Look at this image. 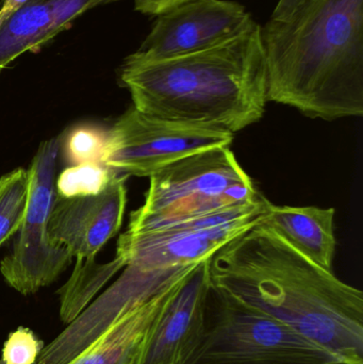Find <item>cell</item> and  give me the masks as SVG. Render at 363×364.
<instances>
[{
	"instance_id": "23",
	"label": "cell",
	"mask_w": 363,
	"mask_h": 364,
	"mask_svg": "<svg viewBox=\"0 0 363 364\" xmlns=\"http://www.w3.org/2000/svg\"><path fill=\"white\" fill-rule=\"evenodd\" d=\"M143 340H144V338L140 342H138L117 364H139L141 350H142Z\"/></svg>"
},
{
	"instance_id": "22",
	"label": "cell",
	"mask_w": 363,
	"mask_h": 364,
	"mask_svg": "<svg viewBox=\"0 0 363 364\" xmlns=\"http://www.w3.org/2000/svg\"><path fill=\"white\" fill-rule=\"evenodd\" d=\"M25 1L26 0H4V4L0 9V25L4 23L13 13L16 12Z\"/></svg>"
},
{
	"instance_id": "21",
	"label": "cell",
	"mask_w": 363,
	"mask_h": 364,
	"mask_svg": "<svg viewBox=\"0 0 363 364\" xmlns=\"http://www.w3.org/2000/svg\"><path fill=\"white\" fill-rule=\"evenodd\" d=\"M187 1L189 0H134V6L139 12L158 16Z\"/></svg>"
},
{
	"instance_id": "11",
	"label": "cell",
	"mask_w": 363,
	"mask_h": 364,
	"mask_svg": "<svg viewBox=\"0 0 363 364\" xmlns=\"http://www.w3.org/2000/svg\"><path fill=\"white\" fill-rule=\"evenodd\" d=\"M210 259L181 280L143 340L139 364H190L204 339L211 293Z\"/></svg>"
},
{
	"instance_id": "2",
	"label": "cell",
	"mask_w": 363,
	"mask_h": 364,
	"mask_svg": "<svg viewBox=\"0 0 363 364\" xmlns=\"http://www.w3.org/2000/svg\"><path fill=\"white\" fill-rule=\"evenodd\" d=\"M268 102L323 121L363 114V0H281L261 27Z\"/></svg>"
},
{
	"instance_id": "3",
	"label": "cell",
	"mask_w": 363,
	"mask_h": 364,
	"mask_svg": "<svg viewBox=\"0 0 363 364\" xmlns=\"http://www.w3.org/2000/svg\"><path fill=\"white\" fill-rule=\"evenodd\" d=\"M119 79L134 108L145 114L234 134L261 119L268 102L261 27L256 23L232 40L189 55L148 60L132 53Z\"/></svg>"
},
{
	"instance_id": "10",
	"label": "cell",
	"mask_w": 363,
	"mask_h": 364,
	"mask_svg": "<svg viewBox=\"0 0 363 364\" xmlns=\"http://www.w3.org/2000/svg\"><path fill=\"white\" fill-rule=\"evenodd\" d=\"M192 267L159 271H142L128 265L124 267L125 269L117 282L43 348L36 364L70 363L102 337L124 314L155 296Z\"/></svg>"
},
{
	"instance_id": "24",
	"label": "cell",
	"mask_w": 363,
	"mask_h": 364,
	"mask_svg": "<svg viewBox=\"0 0 363 364\" xmlns=\"http://www.w3.org/2000/svg\"><path fill=\"white\" fill-rule=\"evenodd\" d=\"M326 364H363V361L338 360Z\"/></svg>"
},
{
	"instance_id": "6",
	"label": "cell",
	"mask_w": 363,
	"mask_h": 364,
	"mask_svg": "<svg viewBox=\"0 0 363 364\" xmlns=\"http://www.w3.org/2000/svg\"><path fill=\"white\" fill-rule=\"evenodd\" d=\"M61 147V136L40 143L28 168L29 194L23 222L12 252L0 263L6 284L23 295L33 294L53 284L72 262L67 250L53 243L48 232Z\"/></svg>"
},
{
	"instance_id": "8",
	"label": "cell",
	"mask_w": 363,
	"mask_h": 364,
	"mask_svg": "<svg viewBox=\"0 0 363 364\" xmlns=\"http://www.w3.org/2000/svg\"><path fill=\"white\" fill-rule=\"evenodd\" d=\"M224 210L161 230L119 237L117 257L125 267L159 271L196 264L211 258L217 250L261 218L264 201Z\"/></svg>"
},
{
	"instance_id": "9",
	"label": "cell",
	"mask_w": 363,
	"mask_h": 364,
	"mask_svg": "<svg viewBox=\"0 0 363 364\" xmlns=\"http://www.w3.org/2000/svg\"><path fill=\"white\" fill-rule=\"evenodd\" d=\"M256 21L242 4L230 0H189L158 15L136 51L148 60L206 50L240 36Z\"/></svg>"
},
{
	"instance_id": "16",
	"label": "cell",
	"mask_w": 363,
	"mask_h": 364,
	"mask_svg": "<svg viewBox=\"0 0 363 364\" xmlns=\"http://www.w3.org/2000/svg\"><path fill=\"white\" fill-rule=\"evenodd\" d=\"M124 267L125 264L119 257L106 264H98L95 260L77 259L72 277L60 291L62 321L66 324L74 321L104 284Z\"/></svg>"
},
{
	"instance_id": "12",
	"label": "cell",
	"mask_w": 363,
	"mask_h": 364,
	"mask_svg": "<svg viewBox=\"0 0 363 364\" xmlns=\"http://www.w3.org/2000/svg\"><path fill=\"white\" fill-rule=\"evenodd\" d=\"M126 178L117 174L97 195L70 198L55 195L48 223L51 241L65 247L72 258L95 260L121 229L127 203Z\"/></svg>"
},
{
	"instance_id": "5",
	"label": "cell",
	"mask_w": 363,
	"mask_h": 364,
	"mask_svg": "<svg viewBox=\"0 0 363 364\" xmlns=\"http://www.w3.org/2000/svg\"><path fill=\"white\" fill-rule=\"evenodd\" d=\"M219 301L190 364H326L338 355L266 314L229 299Z\"/></svg>"
},
{
	"instance_id": "13",
	"label": "cell",
	"mask_w": 363,
	"mask_h": 364,
	"mask_svg": "<svg viewBox=\"0 0 363 364\" xmlns=\"http://www.w3.org/2000/svg\"><path fill=\"white\" fill-rule=\"evenodd\" d=\"M117 0H26L0 25V75L26 53H34L83 13Z\"/></svg>"
},
{
	"instance_id": "20",
	"label": "cell",
	"mask_w": 363,
	"mask_h": 364,
	"mask_svg": "<svg viewBox=\"0 0 363 364\" xmlns=\"http://www.w3.org/2000/svg\"><path fill=\"white\" fill-rule=\"evenodd\" d=\"M44 348L31 329L19 327L4 342L1 364H36Z\"/></svg>"
},
{
	"instance_id": "4",
	"label": "cell",
	"mask_w": 363,
	"mask_h": 364,
	"mask_svg": "<svg viewBox=\"0 0 363 364\" xmlns=\"http://www.w3.org/2000/svg\"><path fill=\"white\" fill-rule=\"evenodd\" d=\"M149 179L144 205L130 214L128 232L161 230L224 210L255 205L264 197L229 147L194 154Z\"/></svg>"
},
{
	"instance_id": "1",
	"label": "cell",
	"mask_w": 363,
	"mask_h": 364,
	"mask_svg": "<svg viewBox=\"0 0 363 364\" xmlns=\"http://www.w3.org/2000/svg\"><path fill=\"white\" fill-rule=\"evenodd\" d=\"M211 292L363 361V293L294 250L260 220L210 259Z\"/></svg>"
},
{
	"instance_id": "14",
	"label": "cell",
	"mask_w": 363,
	"mask_h": 364,
	"mask_svg": "<svg viewBox=\"0 0 363 364\" xmlns=\"http://www.w3.org/2000/svg\"><path fill=\"white\" fill-rule=\"evenodd\" d=\"M335 213L334 208L276 205L266 198L260 222L303 256L332 272L337 247Z\"/></svg>"
},
{
	"instance_id": "15",
	"label": "cell",
	"mask_w": 363,
	"mask_h": 364,
	"mask_svg": "<svg viewBox=\"0 0 363 364\" xmlns=\"http://www.w3.org/2000/svg\"><path fill=\"white\" fill-rule=\"evenodd\" d=\"M197 264V263H196ZM195 264V265H196ZM195 265L148 301L124 314L102 337L66 364H117L146 335L181 280Z\"/></svg>"
},
{
	"instance_id": "19",
	"label": "cell",
	"mask_w": 363,
	"mask_h": 364,
	"mask_svg": "<svg viewBox=\"0 0 363 364\" xmlns=\"http://www.w3.org/2000/svg\"><path fill=\"white\" fill-rule=\"evenodd\" d=\"M107 132L93 127L80 126L70 132L64 143V157L68 166L102 164Z\"/></svg>"
},
{
	"instance_id": "18",
	"label": "cell",
	"mask_w": 363,
	"mask_h": 364,
	"mask_svg": "<svg viewBox=\"0 0 363 364\" xmlns=\"http://www.w3.org/2000/svg\"><path fill=\"white\" fill-rule=\"evenodd\" d=\"M117 174L102 164L68 166L55 178V194L63 198L97 195Z\"/></svg>"
},
{
	"instance_id": "17",
	"label": "cell",
	"mask_w": 363,
	"mask_h": 364,
	"mask_svg": "<svg viewBox=\"0 0 363 364\" xmlns=\"http://www.w3.org/2000/svg\"><path fill=\"white\" fill-rule=\"evenodd\" d=\"M28 194V170L16 168L0 177V246L21 227Z\"/></svg>"
},
{
	"instance_id": "7",
	"label": "cell",
	"mask_w": 363,
	"mask_h": 364,
	"mask_svg": "<svg viewBox=\"0 0 363 364\" xmlns=\"http://www.w3.org/2000/svg\"><path fill=\"white\" fill-rule=\"evenodd\" d=\"M234 134L145 114L134 106L107 132L102 164L119 174L151 177L170 164L217 147H230Z\"/></svg>"
}]
</instances>
